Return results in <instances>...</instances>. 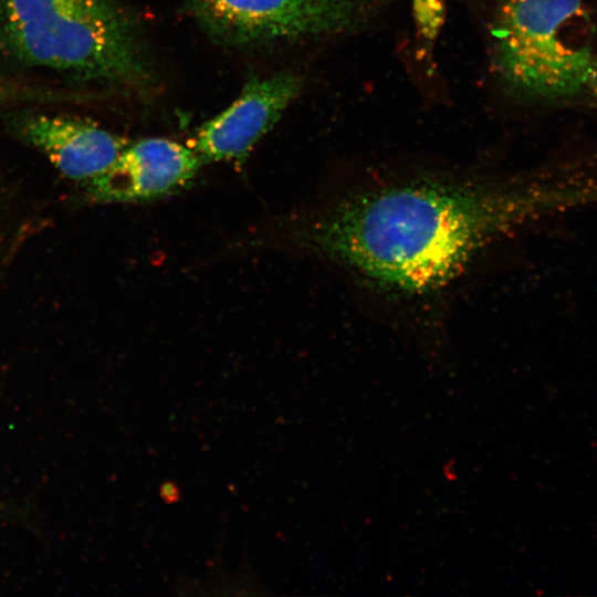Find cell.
I'll use <instances>...</instances> for the list:
<instances>
[{
    "label": "cell",
    "mask_w": 597,
    "mask_h": 597,
    "mask_svg": "<svg viewBox=\"0 0 597 597\" xmlns=\"http://www.w3.org/2000/svg\"><path fill=\"white\" fill-rule=\"evenodd\" d=\"M597 198L565 181L420 177L367 188L305 223L300 242L389 292L426 294L495 241L561 208Z\"/></svg>",
    "instance_id": "cell-1"
},
{
    "label": "cell",
    "mask_w": 597,
    "mask_h": 597,
    "mask_svg": "<svg viewBox=\"0 0 597 597\" xmlns=\"http://www.w3.org/2000/svg\"><path fill=\"white\" fill-rule=\"evenodd\" d=\"M488 81L506 100L549 103L589 91L597 56L583 0H481Z\"/></svg>",
    "instance_id": "cell-2"
},
{
    "label": "cell",
    "mask_w": 597,
    "mask_h": 597,
    "mask_svg": "<svg viewBox=\"0 0 597 597\" xmlns=\"http://www.w3.org/2000/svg\"><path fill=\"white\" fill-rule=\"evenodd\" d=\"M0 40L18 61L85 80L140 83L146 63L112 0H1Z\"/></svg>",
    "instance_id": "cell-3"
},
{
    "label": "cell",
    "mask_w": 597,
    "mask_h": 597,
    "mask_svg": "<svg viewBox=\"0 0 597 597\" xmlns=\"http://www.w3.org/2000/svg\"><path fill=\"white\" fill-rule=\"evenodd\" d=\"M402 0H187L213 40L248 46L356 35Z\"/></svg>",
    "instance_id": "cell-4"
},
{
    "label": "cell",
    "mask_w": 597,
    "mask_h": 597,
    "mask_svg": "<svg viewBox=\"0 0 597 597\" xmlns=\"http://www.w3.org/2000/svg\"><path fill=\"white\" fill-rule=\"evenodd\" d=\"M302 85V78L292 72L249 81L226 109L198 129L191 148L202 164L244 161L297 97Z\"/></svg>",
    "instance_id": "cell-5"
},
{
    "label": "cell",
    "mask_w": 597,
    "mask_h": 597,
    "mask_svg": "<svg viewBox=\"0 0 597 597\" xmlns=\"http://www.w3.org/2000/svg\"><path fill=\"white\" fill-rule=\"evenodd\" d=\"M202 161L191 147L167 138L127 144L113 166L84 182L101 202H135L169 195L190 182Z\"/></svg>",
    "instance_id": "cell-6"
},
{
    "label": "cell",
    "mask_w": 597,
    "mask_h": 597,
    "mask_svg": "<svg viewBox=\"0 0 597 597\" xmlns=\"http://www.w3.org/2000/svg\"><path fill=\"white\" fill-rule=\"evenodd\" d=\"M14 128L63 176L83 182L108 170L128 144L94 122L67 115L23 114Z\"/></svg>",
    "instance_id": "cell-7"
},
{
    "label": "cell",
    "mask_w": 597,
    "mask_h": 597,
    "mask_svg": "<svg viewBox=\"0 0 597 597\" xmlns=\"http://www.w3.org/2000/svg\"><path fill=\"white\" fill-rule=\"evenodd\" d=\"M73 94L0 75V107L22 103L70 101Z\"/></svg>",
    "instance_id": "cell-8"
},
{
    "label": "cell",
    "mask_w": 597,
    "mask_h": 597,
    "mask_svg": "<svg viewBox=\"0 0 597 597\" xmlns=\"http://www.w3.org/2000/svg\"><path fill=\"white\" fill-rule=\"evenodd\" d=\"M589 91L594 93V95L597 97V59L593 69L591 73V80L589 84Z\"/></svg>",
    "instance_id": "cell-9"
}]
</instances>
